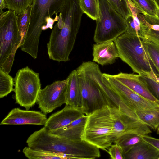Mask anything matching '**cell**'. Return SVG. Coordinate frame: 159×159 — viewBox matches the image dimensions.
I'll return each mask as SVG.
<instances>
[{
  "label": "cell",
  "instance_id": "cell-37",
  "mask_svg": "<svg viewBox=\"0 0 159 159\" xmlns=\"http://www.w3.org/2000/svg\"><path fill=\"white\" fill-rule=\"evenodd\" d=\"M157 134H159V126L157 129Z\"/></svg>",
  "mask_w": 159,
  "mask_h": 159
},
{
  "label": "cell",
  "instance_id": "cell-6",
  "mask_svg": "<svg viewBox=\"0 0 159 159\" xmlns=\"http://www.w3.org/2000/svg\"><path fill=\"white\" fill-rule=\"evenodd\" d=\"M111 88L107 94L110 106L117 108L128 115L138 119L135 111L159 108V104L138 94L112 75L102 73Z\"/></svg>",
  "mask_w": 159,
  "mask_h": 159
},
{
  "label": "cell",
  "instance_id": "cell-20",
  "mask_svg": "<svg viewBox=\"0 0 159 159\" xmlns=\"http://www.w3.org/2000/svg\"><path fill=\"white\" fill-rule=\"evenodd\" d=\"M139 120L155 130L159 126V108L135 111Z\"/></svg>",
  "mask_w": 159,
  "mask_h": 159
},
{
  "label": "cell",
  "instance_id": "cell-35",
  "mask_svg": "<svg viewBox=\"0 0 159 159\" xmlns=\"http://www.w3.org/2000/svg\"><path fill=\"white\" fill-rule=\"evenodd\" d=\"M6 8L4 0H0V14L3 13L4 12L3 9Z\"/></svg>",
  "mask_w": 159,
  "mask_h": 159
},
{
  "label": "cell",
  "instance_id": "cell-5",
  "mask_svg": "<svg viewBox=\"0 0 159 159\" xmlns=\"http://www.w3.org/2000/svg\"><path fill=\"white\" fill-rule=\"evenodd\" d=\"M119 57L139 75H152L156 73L148 57L145 40L126 32L114 41Z\"/></svg>",
  "mask_w": 159,
  "mask_h": 159
},
{
  "label": "cell",
  "instance_id": "cell-31",
  "mask_svg": "<svg viewBox=\"0 0 159 159\" xmlns=\"http://www.w3.org/2000/svg\"><path fill=\"white\" fill-rule=\"evenodd\" d=\"M20 47V44L16 45L10 54L0 66V67L5 72L8 73L10 72L14 61L15 53L18 48Z\"/></svg>",
  "mask_w": 159,
  "mask_h": 159
},
{
  "label": "cell",
  "instance_id": "cell-12",
  "mask_svg": "<svg viewBox=\"0 0 159 159\" xmlns=\"http://www.w3.org/2000/svg\"><path fill=\"white\" fill-rule=\"evenodd\" d=\"M47 119L46 114L42 112L15 108L9 112L0 124L44 125Z\"/></svg>",
  "mask_w": 159,
  "mask_h": 159
},
{
  "label": "cell",
  "instance_id": "cell-34",
  "mask_svg": "<svg viewBox=\"0 0 159 159\" xmlns=\"http://www.w3.org/2000/svg\"><path fill=\"white\" fill-rule=\"evenodd\" d=\"M142 139L159 150V139L145 135H142Z\"/></svg>",
  "mask_w": 159,
  "mask_h": 159
},
{
  "label": "cell",
  "instance_id": "cell-14",
  "mask_svg": "<svg viewBox=\"0 0 159 159\" xmlns=\"http://www.w3.org/2000/svg\"><path fill=\"white\" fill-rule=\"evenodd\" d=\"M112 76L140 96L150 101L159 104L158 100L150 92L139 75L120 72Z\"/></svg>",
  "mask_w": 159,
  "mask_h": 159
},
{
  "label": "cell",
  "instance_id": "cell-30",
  "mask_svg": "<svg viewBox=\"0 0 159 159\" xmlns=\"http://www.w3.org/2000/svg\"><path fill=\"white\" fill-rule=\"evenodd\" d=\"M125 19L131 16L126 0H107Z\"/></svg>",
  "mask_w": 159,
  "mask_h": 159
},
{
  "label": "cell",
  "instance_id": "cell-16",
  "mask_svg": "<svg viewBox=\"0 0 159 159\" xmlns=\"http://www.w3.org/2000/svg\"><path fill=\"white\" fill-rule=\"evenodd\" d=\"M124 159H158L159 150L143 140L123 154Z\"/></svg>",
  "mask_w": 159,
  "mask_h": 159
},
{
  "label": "cell",
  "instance_id": "cell-9",
  "mask_svg": "<svg viewBox=\"0 0 159 159\" xmlns=\"http://www.w3.org/2000/svg\"><path fill=\"white\" fill-rule=\"evenodd\" d=\"M81 93V110L87 116L106 105H109L97 82L81 63L76 69Z\"/></svg>",
  "mask_w": 159,
  "mask_h": 159
},
{
  "label": "cell",
  "instance_id": "cell-23",
  "mask_svg": "<svg viewBox=\"0 0 159 159\" xmlns=\"http://www.w3.org/2000/svg\"><path fill=\"white\" fill-rule=\"evenodd\" d=\"M80 6L84 13L93 20L99 17V0H79Z\"/></svg>",
  "mask_w": 159,
  "mask_h": 159
},
{
  "label": "cell",
  "instance_id": "cell-15",
  "mask_svg": "<svg viewBox=\"0 0 159 159\" xmlns=\"http://www.w3.org/2000/svg\"><path fill=\"white\" fill-rule=\"evenodd\" d=\"M93 56V61L103 66L114 63L119 55L114 41H110L94 44Z\"/></svg>",
  "mask_w": 159,
  "mask_h": 159
},
{
  "label": "cell",
  "instance_id": "cell-1",
  "mask_svg": "<svg viewBox=\"0 0 159 159\" xmlns=\"http://www.w3.org/2000/svg\"><path fill=\"white\" fill-rule=\"evenodd\" d=\"M87 116L82 139L107 152L123 135L134 133L143 135L152 133L147 125L114 107L106 105Z\"/></svg>",
  "mask_w": 159,
  "mask_h": 159
},
{
  "label": "cell",
  "instance_id": "cell-8",
  "mask_svg": "<svg viewBox=\"0 0 159 159\" xmlns=\"http://www.w3.org/2000/svg\"><path fill=\"white\" fill-rule=\"evenodd\" d=\"M39 75L27 66L19 70L14 79L16 102L26 110L37 102L41 89Z\"/></svg>",
  "mask_w": 159,
  "mask_h": 159
},
{
  "label": "cell",
  "instance_id": "cell-38",
  "mask_svg": "<svg viewBox=\"0 0 159 159\" xmlns=\"http://www.w3.org/2000/svg\"><path fill=\"white\" fill-rule=\"evenodd\" d=\"M156 1L158 4V5L159 7V0H156Z\"/></svg>",
  "mask_w": 159,
  "mask_h": 159
},
{
  "label": "cell",
  "instance_id": "cell-25",
  "mask_svg": "<svg viewBox=\"0 0 159 159\" xmlns=\"http://www.w3.org/2000/svg\"><path fill=\"white\" fill-rule=\"evenodd\" d=\"M14 80L12 77L0 67V98L7 96L13 91Z\"/></svg>",
  "mask_w": 159,
  "mask_h": 159
},
{
  "label": "cell",
  "instance_id": "cell-32",
  "mask_svg": "<svg viewBox=\"0 0 159 159\" xmlns=\"http://www.w3.org/2000/svg\"><path fill=\"white\" fill-rule=\"evenodd\" d=\"M107 152L112 159H124L122 148L117 143L112 144L108 148Z\"/></svg>",
  "mask_w": 159,
  "mask_h": 159
},
{
  "label": "cell",
  "instance_id": "cell-7",
  "mask_svg": "<svg viewBox=\"0 0 159 159\" xmlns=\"http://www.w3.org/2000/svg\"><path fill=\"white\" fill-rule=\"evenodd\" d=\"M93 39L96 43L113 41L126 31L125 19L107 0H99V17Z\"/></svg>",
  "mask_w": 159,
  "mask_h": 159
},
{
  "label": "cell",
  "instance_id": "cell-11",
  "mask_svg": "<svg viewBox=\"0 0 159 159\" xmlns=\"http://www.w3.org/2000/svg\"><path fill=\"white\" fill-rule=\"evenodd\" d=\"M69 79L57 81L41 89L36 103L43 113L46 114L66 102Z\"/></svg>",
  "mask_w": 159,
  "mask_h": 159
},
{
  "label": "cell",
  "instance_id": "cell-17",
  "mask_svg": "<svg viewBox=\"0 0 159 159\" xmlns=\"http://www.w3.org/2000/svg\"><path fill=\"white\" fill-rule=\"evenodd\" d=\"M87 118V116L84 115L62 128L50 131L53 134L67 139H82Z\"/></svg>",
  "mask_w": 159,
  "mask_h": 159
},
{
  "label": "cell",
  "instance_id": "cell-10",
  "mask_svg": "<svg viewBox=\"0 0 159 159\" xmlns=\"http://www.w3.org/2000/svg\"><path fill=\"white\" fill-rule=\"evenodd\" d=\"M16 44L21 45L17 14L15 11L8 10L0 16V66Z\"/></svg>",
  "mask_w": 159,
  "mask_h": 159
},
{
  "label": "cell",
  "instance_id": "cell-39",
  "mask_svg": "<svg viewBox=\"0 0 159 159\" xmlns=\"http://www.w3.org/2000/svg\"><path fill=\"white\" fill-rule=\"evenodd\" d=\"M158 159H159V158H158Z\"/></svg>",
  "mask_w": 159,
  "mask_h": 159
},
{
  "label": "cell",
  "instance_id": "cell-29",
  "mask_svg": "<svg viewBox=\"0 0 159 159\" xmlns=\"http://www.w3.org/2000/svg\"><path fill=\"white\" fill-rule=\"evenodd\" d=\"M6 8L17 15L32 5L34 0H4Z\"/></svg>",
  "mask_w": 159,
  "mask_h": 159
},
{
  "label": "cell",
  "instance_id": "cell-33",
  "mask_svg": "<svg viewBox=\"0 0 159 159\" xmlns=\"http://www.w3.org/2000/svg\"><path fill=\"white\" fill-rule=\"evenodd\" d=\"M143 38L152 42L159 46V31L148 30Z\"/></svg>",
  "mask_w": 159,
  "mask_h": 159
},
{
  "label": "cell",
  "instance_id": "cell-27",
  "mask_svg": "<svg viewBox=\"0 0 159 159\" xmlns=\"http://www.w3.org/2000/svg\"><path fill=\"white\" fill-rule=\"evenodd\" d=\"M139 76L150 92L159 101V77L157 74L139 75Z\"/></svg>",
  "mask_w": 159,
  "mask_h": 159
},
{
  "label": "cell",
  "instance_id": "cell-24",
  "mask_svg": "<svg viewBox=\"0 0 159 159\" xmlns=\"http://www.w3.org/2000/svg\"><path fill=\"white\" fill-rule=\"evenodd\" d=\"M144 15L156 16L159 7L156 0H130Z\"/></svg>",
  "mask_w": 159,
  "mask_h": 159
},
{
  "label": "cell",
  "instance_id": "cell-21",
  "mask_svg": "<svg viewBox=\"0 0 159 159\" xmlns=\"http://www.w3.org/2000/svg\"><path fill=\"white\" fill-rule=\"evenodd\" d=\"M129 7L131 12L136 31V35L143 38L148 29L139 20L138 14H142L140 10L130 0H126Z\"/></svg>",
  "mask_w": 159,
  "mask_h": 159
},
{
  "label": "cell",
  "instance_id": "cell-28",
  "mask_svg": "<svg viewBox=\"0 0 159 159\" xmlns=\"http://www.w3.org/2000/svg\"><path fill=\"white\" fill-rule=\"evenodd\" d=\"M144 39L148 57L159 77V46L152 42Z\"/></svg>",
  "mask_w": 159,
  "mask_h": 159
},
{
  "label": "cell",
  "instance_id": "cell-19",
  "mask_svg": "<svg viewBox=\"0 0 159 159\" xmlns=\"http://www.w3.org/2000/svg\"><path fill=\"white\" fill-rule=\"evenodd\" d=\"M22 152L29 159H71L69 156L65 154L34 149L28 146L23 148Z\"/></svg>",
  "mask_w": 159,
  "mask_h": 159
},
{
  "label": "cell",
  "instance_id": "cell-22",
  "mask_svg": "<svg viewBox=\"0 0 159 159\" xmlns=\"http://www.w3.org/2000/svg\"><path fill=\"white\" fill-rule=\"evenodd\" d=\"M32 8V6H30L23 12L17 15V25L21 36V45L29 26Z\"/></svg>",
  "mask_w": 159,
  "mask_h": 159
},
{
  "label": "cell",
  "instance_id": "cell-2",
  "mask_svg": "<svg viewBox=\"0 0 159 159\" xmlns=\"http://www.w3.org/2000/svg\"><path fill=\"white\" fill-rule=\"evenodd\" d=\"M84 13L79 0H66L47 44L49 58L58 62L70 60Z\"/></svg>",
  "mask_w": 159,
  "mask_h": 159
},
{
  "label": "cell",
  "instance_id": "cell-36",
  "mask_svg": "<svg viewBox=\"0 0 159 159\" xmlns=\"http://www.w3.org/2000/svg\"><path fill=\"white\" fill-rule=\"evenodd\" d=\"M156 16L159 19V8L157 11L156 13Z\"/></svg>",
  "mask_w": 159,
  "mask_h": 159
},
{
  "label": "cell",
  "instance_id": "cell-4",
  "mask_svg": "<svg viewBox=\"0 0 159 159\" xmlns=\"http://www.w3.org/2000/svg\"><path fill=\"white\" fill-rule=\"evenodd\" d=\"M28 146L34 149L62 153L72 159H87L91 152V144L83 139L70 140L53 134L44 127L28 138Z\"/></svg>",
  "mask_w": 159,
  "mask_h": 159
},
{
  "label": "cell",
  "instance_id": "cell-26",
  "mask_svg": "<svg viewBox=\"0 0 159 159\" xmlns=\"http://www.w3.org/2000/svg\"><path fill=\"white\" fill-rule=\"evenodd\" d=\"M142 140V135L134 133H130L122 135L114 143H117L122 148L124 154L131 146Z\"/></svg>",
  "mask_w": 159,
  "mask_h": 159
},
{
  "label": "cell",
  "instance_id": "cell-3",
  "mask_svg": "<svg viewBox=\"0 0 159 159\" xmlns=\"http://www.w3.org/2000/svg\"><path fill=\"white\" fill-rule=\"evenodd\" d=\"M66 0H34L32 5L30 22L23 41L20 46L22 51L34 59L37 57L39 41L42 30L52 29L58 21V14Z\"/></svg>",
  "mask_w": 159,
  "mask_h": 159
},
{
  "label": "cell",
  "instance_id": "cell-13",
  "mask_svg": "<svg viewBox=\"0 0 159 159\" xmlns=\"http://www.w3.org/2000/svg\"><path fill=\"white\" fill-rule=\"evenodd\" d=\"M85 115L80 108L69 105L51 115L44 125L50 131L62 128Z\"/></svg>",
  "mask_w": 159,
  "mask_h": 159
},
{
  "label": "cell",
  "instance_id": "cell-18",
  "mask_svg": "<svg viewBox=\"0 0 159 159\" xmlns=\"http://www.w3.org/2000/svg\"><path fill=\"white\" fill-rule=\"evenodd\" d=\"M68 77L69 80L65 105L80 108L81 105V88L76 70L72 71Z\"/></svg>",
  "mask_w": 159,
  "mask_h": 159
}]
</instances>
